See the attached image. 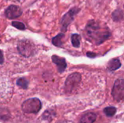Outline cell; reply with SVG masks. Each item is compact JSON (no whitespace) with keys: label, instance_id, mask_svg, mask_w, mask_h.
Instances as JSON below:
<instances>
[{"label":"cell","instance_id":"5","mask_svg":"<svg viewBox=\"0 0 124 123\" xmlns=\"http://www.w3.org/2000/svg\"><path fill=\"white\" fill-rule=\"evenodd\" d=\"M80 11V9L77 7H73L70 9L66 14L63 15V17L61 19L60 25H61V30L62 33L65 32L67 30V28L68 25L72 22L76 14Z\"/></svg>","mask_w":124,"mask_h":123},{"label":"cell","instance_id":"9","mask_svg":"<svg viewBox=\"0 0 124 123\" xmlns=\"http://www.w3.org/2000/svg\"><path fill=\"white\" fill-rule=\"evenodd\" d=\"M97 119V116L94 113L89 112L85 114L81 119L80 123H94Z\"/></svg>","mask_w":124,"mask_h":123},{"label":"cell","instance_id":"11","mask_svg":"<svg viewBox=\"0 0 124 123\" xmlns=\"http://www.w3.org/2000/svg\"><path fill=\"white\" fill-rule=\"evenodd\" d=\"M64 38V33H59L58 35L54 36L52 38V41L53 45H54L55 46H57V47L62 46V38Z\"/></svg>","mask_w":124,"mask_h":123},{"label":"cell","instance_id":"8","mask_svg":"<svg viewBox=\"0 0 124 123\" xmlns=\"http://www.w3.org/2000/svg\"><path fill=\"white\" fill-rule=\"evenodd\" d=\"M52 62L57 65L58 72H64V70H65V68L67 67L65 58L60 57H58L57 55H53L52 57Z\"/></svg>","mask_w":124,"mask_h":123},{"label":"cell","instance_id":"19","mask_svg":"<svg viewBox=\"0 0 124 123\" xmlns=\"http://www.w3.org/2000/svg\"><path fill=\"white\" fill-rule=\"evenodd\" d=\"M4 55H3V53L1 51V50H0V65L3 64L4 63Z\"/></svg>","mask_w":124,"mask_h":123},{"label":"cell","instance_id":"16","mask_svg":"<svg viewBox=\"0 0 124 123\" xmlns=\"http://www.w3.org/2000/svg\"><path fill=\"white\" fill-rule=\"evenodd\" d=\"M54 114L51 110H46L44 112V113L42 115V119L46 121H51L54 117Z\"/></svg>","mask_w":124,"mask_h":123},{"label":"cell","instance_id":"15","mask_svg":"<svg viewBox=\"0 0 124 123\" xmlns=\"http://www.w3.org/2000/svg\"><path fill=\"white\" fill-rule=\"evenodd\" d=\"M104 113L108 117H113L116 113V108L114 107H108L104 109Z\"/></svg>","mask_w":124,"mask_h":123},{"label":"cell","instance_id":"21","mask_svg":"<svg viewBox=\"0 0 124 123\" xmlns=\"http://www.w3.org/2000/svg\"></svg>","mask_w":124,"mask_h":123},{"label":"cell","instance_id":"17","mask_svg":"<svg viewBox=\"0 0 124 123\" xmlns=\"http://www.w3.org/2000/svg\"><path fill=\"white\" fill-rule=\"evenodd\" d=\"M12 25L13 27H15V28L18 29V30H23L26 28L25 24L22 22H19V21H13L12 22Z\"/></svg>","mask_w":124,"mask_h":123},{"label":"cell","instance_id":"12","mask_svg":"<svg viewBox=\"0 0 124 123\" xmlns=\"http://www.w3.org/2000/svg\"><path fill=\"white\" fill-rule=\"evenodd\" d=\"M112 17H113V19L114 21H116V22L121 21L124 19V13L121 10L116 9L113 12Z\"/></svg>","mask_w":124,"mask_h":123},{"label":"cell","instance_id":"7","mask_svg":"<svg viewBox=\"0 0 124 123\" xmlns=\"http://www.w3.org/2000/svg\"><path fill=\"white\" fill-rule=\"evenodd\" d=\"M23 14V10L22 9L17 6V5H9L4 11V14L5 17L8 19L10 20H14L16 19L19 17H20Z\"/></svg>","mask_w":124,"mask_h":123},{"label":"cell","instance_id":"20","mask_svg":"<svg viewBox=\"0 0 124 123\" xmlns=\"http://www.w3.org/2000/svg\"><path fill=\"white\" fill-rule=\"evenodd\" d=\"M86 55H87V57H91V58H93V57H94L96 56V54L94 53H93V52H87Z\"/></svg>","mask_w":124,"mask_h":123},{"label":"cell","instance_id":"13","mask_svg":"<svg viewBox=\"0 0 124 123\" xmlns=\"http://www.w3.org/2000/svg\"><path fill=\"white\" fill-rule=\"evenodd\" d=\"M71 42L74 47L78 48L80 46L81 43V36L78 34H73L71 36Z\"/></svg>","mask_w":124,"mask_h":123},{"label":"cell","instance_id":"18","mask_svg":"<svg viewBox=\"0 0 124 123\" xmlns=\"http://www.w3.org/2000/svg\"><path fill=\"white\" fill-rule=\"evenodd\" d=\"M9 117V113L8 110L0 108V119L5 120H7Z\"/></svg>","mask_w":124,"mask_h":123},{"label":"cell","instance_id":"1","mask_svg":"<svg viewBox=\"0 0 124 123\" xmlns=\"http://www.w3.org/2000/svg\"><path fill=\"white\" fill-rule=\"evenodd\" d=\"M86 31L88 39L94 42L97 45L104 42L111 35L108 30L102 31L100 30V26L93 20L88 22L86 28Z\"/></svg>","mask_w":124,"mask_h":123},{"label":"cell","instance_id":"10","mask_svg":"<svg viewBox=\"0 0 124 123\" xmlns=\"http://www.w3.org/2000/svg\"><path fill=\"white\" fill-rule=\"evenodd\" d=\"M121 66V61L118 59H113L108 64V69L110 71H115L119 69Z\"/></svg>","mask_w":124,"mask_h":123},{"label":"cell","instance_id":"4","mask_svg":"<svg viewBox=\"0 0 124 123\" xmlns=\"http://www.w3.org/2000/svg\"><path fill=\"white\" fill-rule=\"evenodd\" d=\"M81 80V75L78 72H74L70 75L65 80V90L66 93H71L79 85Z\"/></svg>","mask_w":124,"mask_h":123},{"label":"cell","instance_id":"3","mask_svg":"<svg viewBox=\"0 0 124 123\" xmlns=\"http://www.w3.org/2000/svg\"><path fill=\"white\" fill-rule=\"evenodd\" d=\"M17 49L20 54L25 57H31L34 53L35 46L29 40H20L17 43Z\"/></svg>","mask_w":124,"mask_h":123},{"label":"cell","instance_id":"14","mask_svg":"<svg viewBox=\"0 0 124 123\" xmlns=\"http://www.w3.org/2000/svg\"><path fill=\"white\" fill-rule=\"evenodd\" d=\"M16 84L17 86H19L22 88L26 89L28 88V81L25 78H20L17 80Z\"/></svg>","mask_w":124,"mask_h":123},{"label":"cell","instance_id":"2","mask_svg":"<svg viewBox=\"0 0 124 123\" xmlns=\"http://www.w3.org/2000/svg\"><path fill=\"white\" fill-rule=\"evenodd\" d=\"M41 109V102L37 98H32L25 100L22 104V110L25 113H38Z\"/></svg>","mask_w":124,"mask_h":123},{"label":"cell","instance_id":"6","mask_svg":"<svg viewBox=\"0 0 124 123\" xmlns=\"http://www.w3.org/2000/svg\"><path fill=\"white\" fill-rule=\"evenodd\" d=\"M112 96L116 101H121L124 99V80H117L112 89Z\"/></svg>","mask_w":124,"mask_h":123}]
</instances>
